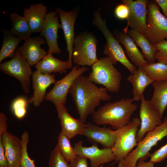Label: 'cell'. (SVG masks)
I'll list each match as a JSON object with an SVG mask.
<instances>
[{
    "label": "cell",
    "mask_w": 167,
    "mask_h": 167,
    "mask_svg": "<svg viewBox=\"0 0 167 167\" xmlns=\"http://www.w3.org/2000/svg\"><path fill=\"white\" fill-rule=\"evenodd\" d=\"M75 107L79 119L85 123L88 116L95 112L101 101H108L111 96L105 87H98L88 76L83 74L75 79L69 92Z\"/></svg>",
    "instance_id": "6da1fadb"
},
{
    "label": "cell",
    "mask_w": 167,
    "mask_h": 167,
    "mask_svg": "<svg viewBox=\"0 0 167 167\" xmlns=\"http://www.w3.org/2000/svg\"><path fill=\"white\" fill-rule=\"evenodd\" d=\"M137 109L132 98H122L100 107L92 114V122L98 125H110L116 130L130 122Z\"/></svg>",
    "instance_id": "7a4b0ae2"
},
{
    "label": "cell",
    "mask_w": 167,
    "mask_h": 167,
    "mask_svg": "<svg viewBox=\"0 0 167 167\" xmlns=\"http://www.w3.org/2000/svg\"><path fill=\"white\" fill-rule=\"evenodd\" d=\"M93 15V24L102 32L106 41L103 54L109 58L114 65L119 62L131 73H133L136 69V66L128 59L120 43L108 28L106 21L102 19L99 11L95 12Z\"/></svg>",
    "instance_id": "3957f363"
},
{
    "label": "cell",
    "mask_w": 167,
    "mask_h": 167,
    "mask_svg": "<svg viewBox=\"0 0 167 167\" xmlns=\"http://www.w3.org/2000/svg\"><path fill=\"white\" fill-rule=\"evenodd\" d=\"M92 67V71L88 76L91 81L103 85L111 92H119L122 79L121 74L107 56L98 59Z\"/></svg>",
    "instance_id": "277c9868"
},
{
    "label": "cell",
    "mask_w": 167,
    "mask_h": 167,
    "mask_svg": "<svg viewBox=\"0 0 167 167\" xmlns=\"http://www.w3.org/2000/svg\"><path fill=\"white\" fill-rule=\"evenodd\" d=\"M167 136V116L162 123L148 132L138 143L133 150L123 161L124 167H134L140 159L146 160L150 156V151L160 141Z\"/></svg>",
    "instance_id": "5b68a950"
},
{
    "label": "cell",
    "mask_w": 167,
    "mask_h": 167,
    "mask_svg": "<svg viewBox=\"0 0 167 167\" xmlns=\"http://www.w3.org/2000/svg\"><path fill=\"white\" fill-rule=\"evenodd\" d=\"M98 43L96 36L88 32H83L75 38L72 62L79 66H92L98 60L96 55Z\"/></svg>",
    "instance_id": "8992f818"
},
{
    "label": "cell",
    "mask_w": 167,
    "mask_h": 167,
    "mask_svg": "<svg viewBox=\"0 0 167 167\" xmlns=\"http://www.w3.org/2000/svg\"><path fill=\"white\" fill-rule=\"evenodd\" d=\"M140 125V119L135 117L127 125L116 130L117 137L112 148L116 162L123 161L137 146L136 135Z\"/></svg>",
    "instance_id": "52a82bcc"
},
{
    "label": "cell",
    "mask_w": 167,
    "mask_h": 167,
    "mask_svg": "<svg viewBox=\"0 0 167 167\" xmlns=\"http://www.w3.org/2000/svg\"><path fill=\"white\" fill-rule=\"evenodd\" d=\"M147 28L144 35L152 45L167 39V19L156 3L148 4Z\"/></svg>",
    "instance_id": "ba28073f"
},
{
    "label": "cell",
    "mask_w": 167,
    "mask_h": 167,
    "mask_svg": "<svg viewBox=\"0 0 167 167\" xmlns=\"http://www.w3.org/2000/svg\"><path fill=\"white\" fill-rule=\"evenodd\" d=\"M31 66L16 50L11 59L0 64V70L17 79L20 82L24 92L28 94L30 92V78L33 74Z\"/></svg>",
    "instance_id": "9c48e42d"
},
{
    "label": "cell",
    "mask_w": 167,
    "mask_h": 167,
    "mask_svg": "<svg viewBox=\"0 0 167 167\" xmlns=\"http://www.w3.org/2000/svg\"><path fill=\"white\" fill-rule=\"evenodd\" d=\"M88 70L87 67H80L78 65L73 66L65 76L56 81L52 89L46 94L45 99L51 101L55 106L59 104L65 105L67 94L75 79Z\"/></svg>",
    "instance_id": "30bf717a"
},
{
    "label": "cell",
    "mask_w": 167,
    "mask_h": 167,
    "mask_svg": "<svg viewBox=\"0 0 167 167\" xmlns=\"http://www.w3.org/2000/svg\"><path fill=\"white\" fill-rule=\"evenodd\" d=\"M122 3L128 7L129 14L127 19V26L123 29L127 33L128 27L144 34L147 28L148 14L147 0H122Z\"/></svg>",
    "instance_id": "8fae6325"
},
{
    "label": "cell",
    "mask_w": 167,
    "mask_h": 167,
    "mask_svg": "<svg viewBox=\"0 0 167 167\" xmlns=\"http://www.w3.org/2000/svg\"><path fill=\"white\" fill-rule=\"evenodd\" d=\"M83 142L80 140L75 143L74 148L77 155H80L90 160V167H99L101 165L114 160L116 157L112 148H100L94 143L91 146H83Z\"/></svg>",
    "instance_id": "7c38bea8"
},
{
    "label": "cell",
    "mask_w": 167,
    "mask_h": 167,
    "mask_svg": "<svg viewBox=\"0 0 167 167\" xmlns=\"http://www.w3.org/2000/svg\"><path fill=\"white\" fill-rule=\"evenodd\" d=\"M140 101L139 112L140 125L136 135L138 142L141 141L147 133L161 125L163 122L149 100H146L143 96Z\"/></svg>",
    "instance_id": "4fadbf2b"
},
{
    "label": "cell",
    "mask_w": 167,
    "mask_h": 167,
    "mask_svg": "<svg viewBox=\"0 0 167 167\" xmlns=\"http://www.w3.org/2000/svg\"><path fill=\"white\" fill-rule=\"evenodd\" d=\"M56 11L47 13L41 32L40 36L46 40L49 47L48 53L59 54L61 53L58 42V32L59 29H62L58 19L59 15Z\"/></svg>",
    "instance_id": "5bb4252c"
},
{
    "label": "cell",
    "mask_w": 167,
    "mask_h": 167,
    "mask_svg": "<svg viewBox=\"0 0 167 167\" xmlns=\"http://www.w3.org/2000/svg\"><path fill=\"white\" fill-rule=\"evenodd\" d=\"M56 11L59 15L64 33V38L68 53L69 69L72 68V54L75 39L74 25L77 16V11L75 10L65 11L62 9L56 8Z\"/></svg>",
    "instance_id": "9a60e30c"
},
{
    "label": "cell",
    "mask_w": 167,
    "mask_h": 167,
    "mask_svg": "<svg viewBox=\"0 0 167 167\" xmlns=\"http://www.w3.org/2000/svg\"><path fill=\"white\" fill-rule=\"evenodd\" d=\"M46 43L43 37H31L24 40V45L17 50L31 66L35 65L48 54L41 46Z\"/></svg>",
    "instance_id": "2e32d148"
},
{
    "label": "cell",
    "mask_w": 167,
    "mask_h": 167,
    "mask_svg": "<svg viewBox=\"0 0 167 167\" xmlns=\"http://www.w3.org/2000/svg\"><path fill=\"white\" fill-rule=\"evenodd\" d=\"M82 135L91 142L101 144L104 148H112L116 139L117 131L88 123L86 124Z\"/></svg>",
    "instance_id": "e0dca14e"
},
{
    "label": "cell",
    "mask_w": 167,
    "mask_h": 167,
    "mask_svg": "<svg viewBox=\"0 0 167 167\" xmlns=\"http://www.w3.org/2000/svg\"><path fill=\"white\" fill-rule=\"evenodd\" d=\"M56 81L54 73L52 74H42L37 71L32 75L33 95L28 101L35 107L39 106L45 99L47 88Z\"/></svg>",
    "instance_id": "ac0fdd59"
},
{
    "label": "cell",
    "mask_w": 167,
    "mask_h": 167,
    "mask_svg": "<svg viewBox=\"0 0 167 167\" xmlns=\"http://www.w3.org/2000/svg\"><path fill=\"white\" fill-rule=\"evenodd\" d=\"M55 106L61 127V131L70 139L77 135H82L86 123L79 119L72 117L68 112L65 105L59 104Z\"/></svg>",
    "instance_id": "d6986e66"
},
{
    "label": "cell",
    "mask_w": 167,
    "mask_h": 167,
    "mask_svg": "<svg viewBox=\"0 0 167 167\" xmlns=\"http://www.w3.org/2000/svg\"><path fill=\"white\" fill-rule=\"evenodd\" d=\"M2 141L8 167H20L21 139L6 131L2 135Z\"/></svg>",
    "instance_id": "ffe728a7"
},
{
    "label": "cell",
    "mask_w": 167,
    "mask_h": 167,
    "mask_svg": "<svg viewBox=\"0 0 167 167\" xmlns=\"http://www.w3.org/2000/svg\"><path fill=\"white\" fill-rule=\"evenodd\" d=\"M47 7L41 3L30 5L25 8L23 16L27 22L32 34L41 32L47 13Z\"/></svg>",
    "instance_id": "44dd1931"
},
{
    "label": "cell",
    "mask_w": 167,
    "mask_h": 167,
    "mask_svg": "<svg viewBox=\"0 0 167 167\" xmlns=\"http://www.w3.org/2000/svg\"><path fill=\"white\" fill-rule=\"evenodd\" d=\"M115 37L123 45L126 54L134 66L139 67L148 64L134 41L127 33L124 31L117 32Z\"/></svg>",
    "instance_id": "7402d4cb"
},
{
    "label": "cell",
    "mask_w": 167,
    "mask_h": 167,
    "mask_svg": "<svg viewBox=\"0 0 167 167\" xmlns=\"http://www.w3.org/2000/svg\"><path fill=\"white\" fill-rule=\"evenodd\" d=\"M132 86V98L134 101H141L144 96V92L146 87L154 81L146 75L142 67H138L127 78Z\"/></svg>",
    "instance_id": "603a6c76"
},
{
    "label": "cell",
    "mask_w": 167,
    "mask_h": 167,
    "mask_svg": "<svg viewBox=\"0 0 167 167\" xmlns=\"http://www.w3.org/2000/svg\"><path fill=\"white\" fill-rule=\"evenodd\" d=\"M36 71L44 74L66 73L69 69L68 60L63 61L55 58L52 54H48L35 65Z\"/></svg>",
    "instance_id": "cb8c5ba5"
},
{
    "label": "cell",
    "mask_w": 167,
    "mask_h": 167,
    "mask_svg": "<svg viewBox=\"0 0 167 167\" xmlns=\"http://www.w3.org/2000/svg\"><path fill=\"white\" fill-rule=\"evenodd\" d=\"M154 92L150 103L162 119L167 107V79L154 81Z\"/></svg>",
    "instance_id": "d4e9b609"
},
{
    "label": "cell",
    "mask_w": 167,
    "mask_h": 167,
    "mask_svg": "<svg viewBox=\"0 0 167 167\" xmlns=\"http://www.w3.org/2000/svg\"><path fill=\"white\" fill-rule=\"evenodd\" d=\"M127 33L141 48V52L148 64L156 62L155 54L156 50L144 35L133 29L128 31Z\"/></svg>",
    "instance_id": "484cf974"
},
{
    "label": "cell",
    "mask_w": 167,
    "mask_h": 167,
    "mask_svg": "<svg viewBox=\"0 0 167 167\" xmlns=\"http://www.w3.org/2000/svg\"><path fill=\"white\" fill-rule=\"evenodd\" d=\"M12 24V28L9 30L12 35L23 40H25L31 37L32 34L30 27L24 16L16 12L10 15Z\"/></svg>",
    "instance_id": "4316f807"
},
{
    "label": "cell",
    "mask_w": 167,
    "mask_h": 167,
    "mask_svg": "<svg viewBox=\"0 0 167 167\" xmlns=\"http://www.w3.org/2000/svg\"><path fill=\"white\" fill-rule=\"evenodd\" d=\"M3 40L0 50V62L7 58L14 56L17 47L22 40L11 34L9 31H4Z\"/></svg>",
    "instance_id": "83f0119b"
},
{
    "label": "cell",
    "mask_w": 167,
    "mask_h": 167,
    "mask_svg": "<svg viewBox=\"0 0 167 167\" xmlns=\"http://www.w3.org/2000/svg\"><path fill=\"white\" fill-rule=\"evenodd\" d=\"M147 76L153 81L167 79V65L157 62L142 66Z\"/></svg>",
    "instance_id": "f1b7e54d"
},
{
    "label": "cell",
    "mask_w": 167,
    "mask_h": 167,
    "mask_svg": "<svg viewBox=\"0 0 167 167\" xmlns=\"http://www.w3.org/2000/svg\"><path fill=\"white\" fill-rule=\"evenodd\" d=\"M70 139L61 131L58 135L57 145L64 159L70 163L77 156L74 147L71 146Z\"/></svg>",
    "instance_id": "f546056e"
},
{
    "label": "cell",
    "mask_w": 167,
    "mask_h": 167,
    "mask_svg": "<svg viewBox=\"0 0 167 167\" xmlns=\"http://www.w3.org/2000/svg\"><path fill=\"white\" fill-rule=\"evenodd\" d=\"M29 135L26 131L21 136L22 143L21 156L20 160V167H35L34 161L29 156L27 152V146L29 142Z\"/></svg>",
    "instance_id": "4dcf8cb0"
},
{
    "label": "cell",
    "mask_w": 167,
    "mask_h": 167,
    "mask_svg": "<svg viewBox=\"0 0 167 167\" xmlns=\"http://www.w3.org/2000/svg\"><path fill=\"white\" fill-rule=\"evenodd\" d=\"M27 103L26 98L22 96L16 98L13 101L11 104V109L17 118L21 119L25 115Z\"/></svg>",
    "instance_id": "1f68e13d"
},
{
    "label": "cell",
    "mask_w": 167,
    "mask_h": 167,
    "mask_svg": "<svg viewBox=\"0 0 167 167\" xmlns=\"http://www.w3.org/2000/svg\"><path fill=\"white\" fill-rule=\"evenodd\" d=\"M49 167H71L62 156L57 145L51 152L49 161Z\"/></svg>",
    "instance_id": "d6a6232c"
},
{
    "label": "cell",
    "mask_w": 167,
    "mask_h": 167,
    "mask_svg": "<svg viewBox=\"0 0 167 167\" xmlns=\"http://www.w3.org/2000/svg\"><path fill=\"white\" fill-rule=\"evenodd\" d=\"M156 51L155 54L156 60L158 62L167 65V40L153 45Z\"/></svg>",
    "instance_id": "836d02e7"
},
{
    "label": "cell",
    "mask_w": 167,
    "mask_h": 167,
    "mask_svg": "<svg viewBox=\"0 0 167 167\" xmlns=\"http://www.w3.org/2000/svg\"><path fill=\"white\" fill-rule=\"evenodd\" d=\"M167 157V143L150 155V161L155 164L163 161Z\"/></svg>",
    "instance_id": "e575fe53"
},
{
    "label": "cell",
    "mask_w": 167,
    "mask_h": 167,
    "mask_svg": "<svg viewBox=\"0 0 167 167\" xmlns=\"http://www.w3.org/2000/svg\"><path fill=\"white\" fill-rule=\"evenodd\" d=\"M114 13L115 17L118 19H127L129 15V11L127 6L123 3L118 4L116 6Z\"/></svg>",
    "instance_id": "d590c367"
},
{
    "label": "cell",
    "mask_w": 167,
    "mask_h": 167,
    "mask_svg": "<svg viewBox=\"0 0 167 167\" xmlns=\"http://www.w3.org/2000/svg\"><path fill=\"white\" fill-rule=\"evenodd\" d=\"M71 167H88L87 158L77 155L70 163Z\"/></svg>",
    "instance_id": "8d00e7d4"
},
{
    "label": "cell",
    "mask_w": 167,
    "mask_h": 167,
    "mask_svg": "<svg viewBox=\"0 0 167 167\" xmlns=\"http://www.w3.org/2000/svg\"><path fill=\"white\" fill-rule=\"evenodd\" d=\"M2 136H0V167H8V163L6 157L2 141Z\"/></svg>",
    "instance_id": "74e56055"
},
{
    "label": "cell",
    "mask_w": 167,
    "mask_h": 167,
    "mask_svg": "<svg viewBox=\"0 0 167 167\" xmlns=\"http://www.w3.org/2000/svg\"><path fill=\"white\" fill-rule=\"evenodd\" d=\"M7 127V118L3 113H0V135L6 132Z\"/></svg>",
    "instance_id": "f35d334b"
},
{
    "label": "cell",
    "mask_w": 167,
    "mask_h": 167,
    "mask_svg": "<svg viewBox=\"0 0 167 167\" xmlns=\"http://www.w3.org/2000/svg\"><path fill=\"white\" fill-rule=\"evenodd\" d=\"M155 2L161 8L163 15L167 19V0H156Z\"/></svg>",
    "instance_id": "ab89813d"
},
{
    "label": "cell",
    "mask_w": 167,
    "mask_h": 167,
    "mask_svg": "<svg viewBox=\"0 0 167 167\" xmlns=\"http://www.w3.org/2000/svg\"><path fill=\"white\" fill-rule=\"evenodd\" d=\"M143 159H140L136 165L134 167H154V164L149 161H146Z\"/></svg>",
    "instance_id": "60d3db41"
},
{
    "label": "cell",
    "mask_w": 167,
    "mask_h": 167,
    "mask_svg": "<svg viewBox=\"0 0 167 167\" xmlns=\"http://www.w3.org/2000/svg\"><path fill=\"white\" fill-rule=\"evenodd\" d=\"M99 167H103V165H101ZM117 167H124L123 161H120L118 162V165Z\"/></svg>",
    "instance_id": "b9f144b4"
},
{
    "label": "cell",
    "mask_w": 167,
    "mask_h": 167,
    "mask_svg": "<svg viewBox=\"0 0 167 167\" xmlns=\"http://www.w3.org/2000/svg\"><path fill=\"white\" fill-rule=\"evenodd\" d=\"M165 167H167V165H166V166Z\"/></svg>",
    "instance_id": "7bdbcfd3"
}]
</instances>
